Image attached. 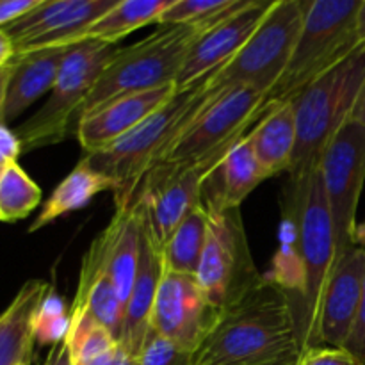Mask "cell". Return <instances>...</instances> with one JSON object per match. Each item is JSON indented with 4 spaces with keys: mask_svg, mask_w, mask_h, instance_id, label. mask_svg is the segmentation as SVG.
<instances>
[{
    "mask_svg": "<svg viewBox=\"0 0 365 365\" xmlns=\"http://www.w3.org/2000/svg\"><path fill=\"white\" fill-rule=\"evenodd\" d=\"M335 262L334 223L319 171L291 178L280 223V246L264 278L291 299L303 351L316 346L321 302Z\"/></svg>",
    "mask_w": 365,
    "mask_h": 365,
    "instance_id": "cell-1",
    "label": "cell"
},
{
    "mask_svg": "<svg viewBox=\"0 0 365 365\" xmlns=\"http://www.w3.org/2000/svg\"><path fill=\"white\" fill-rule=\"evenodd\" d=\"M302 353L291 299L262 278L221 310L191 365H296Z\"/></svg>",
    "mask_w": 365,
    "mask_h": 365,
    "instance_id": "cell-2",
    "label": "cell"
},
{
    "mask_svg": "<svg viewBox=\"0 0 365 365\" xmlns=\"http://www.w3.org/2000/svg\"><path fill=\"white\" fill-rule=\"evenodd\" d=\"M220 70V68H217ZM205 75L187 88L177 89L160 109L128 134L100 152L84 155L98 173L114 182V205H132L139 184L168 150L187 130L192 121L228 88L214 84V75Z\"/></svg>",
    "mask_w": 365,
    "mask_h": 365,
    "instance_id": "cell-3",
    "label": "cell"
},
{
    "mask_svg": "<svg viewBox=\"0 0 365 365\" xmlns=\"http://www.w3.org/2000/svg\"><path fill=\"white\" fill-rule=\"evenodd\" d=\"M364 82L365 45H359L292 100L298 138L289 177L299 178L317 170L327 146L351 118Z\"/></svg>",
    "mask_w": 365,
    "mask_h": 365,
    "instance_id": "cell-4",
    "label": "cell"
},
{
    "mask_svg": "<svg viewBox=\"0 0 365 365\" xmlns=\"http://www.w3.org/2000/svg\"><path fill=\"white\" fill-rule=\"evenodd\" d=\"M205 27L207 25H160V29L141 41L120 46L93 86L78 113V120L120 96L177 86L185 57Z\"/></svg>",
    "mask_w": 365,
    "mask_h": 365,
    "instance_id": "cell-5",
    "label": "cell"
},
{
    "mask_svg": "<svg viewBox=\"0 0 365 365\" xmlns=\"http://www.w3.org/2000/svg\"><path fill=\"white\" fill-rule=\"evenodd\" d=\"M362 0H312L305 2V18L291 61L266 98L271 107L292 102L319 75L359 46L356 14Z\"/></svg>",
    "mask_w": 365,
    "mask_h": 365,
    "instance_id": "cell-6",
    "label": "cell"
},
{
    "mask_svg": "<svg viewBox=\"0 0 365 365\" xmlns=\"http://www.w3.org/2000/svg\"><path fill=\"white\" fill-rule=\"evenodd\" d=\"M118 50V45L93 39L70 46L48 100L16 128L24 152L57 145L68 138L71 123H77L93 86Z\"/></svg>",
    "mask_w": 365,
    "mask_h": 365,
    "instance_id": "cell-7",
    "label": "cell"
},
{
    "mask_svg": "<svg viewBox=\"0 0 365 365\" xmlns=\"http://www.w3.org/2000/svg\"><path fill=\"white\" fill-rule=\"evenodd\" d=\"M303 18L305 2L274 0L241 52L216 71L214 84L221 88L250 86L267 95L291 61Z\"/></svg>",
    "mask_w": 365,
    "mask_h": 365,
    "instance_id": "cell-8",
    "label": "cell"
},
{
    "mask_svg": "<svg viewBox=\"0 0 365 365\" xmlns=\"http://www.w3.org/2000/svg\"><path fill=\"white\" fill-rule=\"evenodd\" d=\"M234 145L225 146L198 163L157 164L143 178L134 203L141 205L143 225L159 252L175 228L202 205L205 180Z\"/></svg>",
    "mask_w": 365,
    "mask_h": 365,
    "instance_id": "cell-9",
    "label": "cell"
},
{
    "mask_svg": "<svg viewBox=\"0 0 365 365\" xmlns=\"http://www.w3.org/2000/svg\"><path fill=\"white\" fill-rule=\"evenodd\" d=\"M196 280L220 310L241 299L262 282L248 248L239 209L209 212V232Z\"/></svg>",
    "mask_w": 365,
    "mask_h": 365,
    "instance_id": "cell-10",
    "label": "cell"
},
{
    "mask_svg": "<svg viewBox=\"0 0 365 365\" xmlns=\"http://www.w3.org/2000/svg\"><path fill=\"white\" fill-rule=\"evenodd\" d=\"M334 223L337 260L355 245L356 210L365 184V127L349 118L317 164Z\"/></svg>",
    "mask_w": 365,
    "mask_h": 365,
    "instance_id": "cell-11",
    "label": "cell"
},
{
    "mask_svg": "<svg viewBox=\"0 0 365 365\" xmlns=\"http://www.w3.org/2000/svg\"><path fill=\"white\" fill-rule=\"evenodd\" d=\"M266 93L250 86H234L192 121L159 164H192L245 138L266 114ZM155 168V166H153Z\"/></svg>",
    "mask_w": 365,
    "mask_h": 365,
    "instance_id": "cell-12",
    "label": "cell"
},
{
    "mask_svg": "<svg viewBox=\"0 0 365 365\" xmlns=\"http://www.w3.org/2000/svg\"><path fill=\"white\" fill-rule=\"evenodd\" d=\"M118 0H41L32 11L2 29L14 56L75 45L78 36L113 9Z\"/></svg>",
    "mask_w": 365,
    "mask_h": 365,
    "instance_id": "cell-13",
    "label": "cell"
},
{
    "mask_svg": "<svg viewBox=\"0 0 365 365\" xmlns=\"http://www.w3.org/2000/svg\"><path fill=\"white\" fill-rule=\"evenodd\" d=\"M220 314L221 310L210 303L196 277L163 269L152 312L153 331L195 353Z\"/></svg>",
    "mask_w": 365,
    "mask_h": 365,
    "instance_id": "cell-14",
    "label": "cell"
},
{
    "mask_svg": "<svg viewBox=\"0 0 365 365\" xmlns=\"http://www.w3.org/2000/svg\"><path fill=\"white\" fill-rule=\"evenodd\" d=\"M271 4L235 0L230 9L207 25L185 57L177 88H187L234 59L257 31Z\"/></svg>",
    "mask_w": 365,
    "mask_h": 365,
    "instance_id": "cell-15",
    "label": "cell"
},
{
    "mask_svg": "<svg viewBox=\"0 0 365 365\" xmlns=\"http://www.w3.org/2000/svg\"><path fill=\"white\" fill-rule=\"evenodd\" d=\"M364 280L365 248L353 246L335 262L324 289L317 321L316 346L344 348L362 298Z\"/></svg>",
    "mask_w": 365,
    "mask_h": 365,
    "instance_id": "cell-16",
    "label": "cell"
},
{
    "mask_svg": "<svg viewBox=\"0 0 365 365\" xmlns=\"http://www.w3.org/2000/svg\"><path fill=\"white\" fill-rule=\"evenodd\" d=\"M177 86L130 93L103 103L77 121V139L84 155L100 152L123 138L164 106L177 93Z\"/></svg>",
    "mask_w": 365,
    "mask_h": 365,
    "instance_id": "cell-17",
    "label": "cell"
},
{
    "mask_svg": "<svg viewBox=\"0 0 365 365\" xmlns=\"http://www.w3.org/2000/svg\"><path fill=\"white\" fill-rule=\"evenodd\" d=\"M143 237V210L139 203L116 207L106 230L91 242L113 278L121 302L127 305L139 266Z\"/></svg>",
    "mask_w": 365,
    "mask_h": 365,
    "instance_id": "cell-18",
    "label": "cell"
},
{
    "mask_svg": "<svg viewBox=\"0 0 365 365\" xmlns=\"http://www.w3.org/2000/svg\"><path fill=\"white\" fill-rule=\"evenodd\" d=\"M160 278H163L160 252L155 242L152 241L148 232H146L145 225H143L138 274H135L134 285H132L127 305H125L123 324H121L120 339H118L121 348L132 359L138 355L143 342L146 341L150 330H152V312L153 305H155Z\"/></svg>",
    "mask_w": 365,
    "mask_h": 365,
    "instance_id": "cell-19",
    "label": "cell"
},
{
    "mask_svg": "<svg viewBox=\"0 0 365 365\" xmlns=\"http://www.w3.org/2000/svg\"><path fill=\"white\" fill-rule=\"evenodd\" d=\"M267 175L260 168L248 138L235 143L216 170L205 180L202 205L207 212H227L239 209Z\"/></svg>",
    "mask_w": 365,
    "mask_h": 365,
    "instance_id": "cell-20",
    "label": "cell"
},
{
    "mask_svg": "<svg viewBox=\"0 0 365 365\" xmlns=\"http://www.w3.org/2000/svg\"><path fill=\"white\" fill-rule=\"evenodd\" d=\"M70 46L39 50V52L14 56L13 75L7 89V98L4 103L0 123L7 125L24 114L43 95L52 91L63 61Z\"/></svg>",
    "mask_w": 365,
    "mask_h": 365,
    "instance_id": "cell-21",
    "label": "cell"
},
{
    "mask_svg": "<svg viewBox=\"0 0 365 365\" xmlns=\"http://www.w3.org/2000/svg\"><path fill=\"white\" fill-rule=\"evenodd\" d=\"M70 316H89L107 328L114 337L120 339L125 303L121 302L116 285L93 245L82 257L81 277L73 303L70 307Z\"/></svg>",
    "mask_w": 365,
    "mask_h": 365,
    "instance_id": "cell-22",
    "label": "cell"
},
{
    "mask_svg": "<svg viewBox=\"0 0 365 365\" xmlns=\"http://www.w3.org/2000/svg\"><path fill=\"white\" fill-rule=\"evenodd\" d=\"M50 287L52 285L45 280L25 282L0 314V365L31 364L36 314Z\"/></svg>",
    "mask_w": 365,
    "mask_h": 365,
    "instance_id": "cell-23",
    "label": "cell"
},
{
    "mask_svg": "<svg viewBox=\"0 0 365 365\" xmlns=\"http://www.w3.org/2000/svg\"><path fill=\"white\" fill-rule=\"evenodd\" d=\"M246 138L267 178L289 173L298 138L292 102L271 107Z\"/></svg>",
    "mask_w": 365,
    "mask_h": 365,
    "instance_id": "cell-24",
    "label": "cell"
},
{
    "mask_svg": "<svg viewBox=\"0 0 365 365\" xmlns=\"http://www.w3.org/2000/svg\"><path fill=\"white\" fill-rule=\"evenodd\" d=\"M103 191H114V182L107 178L106 175L98 173L82 157L77 166L70 171V175L59 182V185L53 189L48 200L43 203L41 212L32 221L29 232L41 230L43 227L53 223L59 217L75 212L78 209H84L96 195Z\"/></svg>",
    "mask_w": 365,
    "mask_h": 365,
    "instance_id": "cell-25",
    "label": "cell"
},
{
    "mask_svg": "<svg viewBox=\"0 0 365 365\" xmlns=\"http://www.w3.org/2000/svg\"><path fill=\"white\" fill-rule=\"evenodd\" d=\"M171 2L173 0H118L113 9L86 29L75 43L93 39L106 45H116L138 29L157 24Z\"/></svg>",
    "mask_w": 365,
    "mask_h": 365,
    "instance_id": "cell-26",
    "label": "cell"
},
{
    "mask_svg": "<svg viewBox=\"0 0 365 365\" xmlns=\"http://www.w3.org/2000/svg\"><path fill=\"white\" fill-rule=\"evenodd\" d=\"M209 232V212L200 205L175 228L166 245L160 248L163 269L178 274H192L198 271Z\"/></svg>",
    "mask_w": 365,
    "mask_h": 365,
    "instance_id": "cell-27",
    "label": "cell"
},
{
    "mask_svg": "<svg viewBox=\"0 0 365 365\" xmlns=\"http://www.w3.org/2000/svg\"><path fill=\"white\" fill-rule=\"evenodd\" d=\"M71 365H110L121 353L118 339L89 316H70L66 339Z\"/></svg>",
    "mask_w": 365,
    "mask_h": 365,
    "instance_id": "cell-28",
    "label": "cell"
},
{
    "mask_svg": "<svg viewBox=\"0 0 365 365\" xmlns=\"http://www.w3.org/2000/svg\"><path fill=\"white\" fill-rule=\"evenodd\" d=\"M41 203V189L18 163L9 164L0 178V221L25 220Z\"/></svg>",
    "mask_w": 365,
    "mask_h": 365,
    "instance_id": "cell-29",
    "label": "cell"
},
{
    "mask_svg": "<svg viewBox=\"0 0 365 365\" xmlns=\"http://www.w3.org/2000/svg\"><path fill=\"white\" fill-rule=\"evenodd\" d=\"M70 328V310L64 299L50 287L39 305L34 321L36 342L41 346H56L66 339Z\"/></svg>",
    "mask_w": 365,
    "mask_h": 365,
    "instance_id": "cell-30",
    "label": "cell"
},
{
    "mask_svg": "<svg viewBox=\"0 0 365 365\" xmlns=\"http://www.w3.org/2000/svg\"><path fill=\"white\" fill-rule=\"evenodd\" d=\"M235 0H173L157 25H209L230 9Z\"/></svg>",
    "mask_w": 365,
    "mask_h": 365,
    "instance_id": "cell-31",
    "label": "cell"
},
{
    "mask_svg": "<svg viewBox=\"0 0 365 365\" xmlns=\"http://www.w3.org/2000/svg\"><path fill=\"white\" fill-rule=\"evenodd\" d=\"M192 353L150 330L138 355L132 359V365H191Z\"/></svg>",
    "mask_w": 365,
    "mask_h": 365,
    "instance_id": "cell-32",
    "label": "cell"
},
{
    "mask_svg": "<svg viewBox=\"0 0 365 365\" xmlns=\"http://www.w3.org/2000/svg\"><path fill=\"white\" fill-rule=\"evenodd\" d=\"M296 365H364L344 348L314 346L305 349Z\"/></svg>",
    "mask_w": 365,
    "mask_h": 365,
    "instance_id": "cell-33",
    "label": "cell"
},
{
    "mask_svg": "<svg viewBox=\"0 0 365 365\" xmlns=\"http://www.w3.org/2000/svg\"><path fill=\"white\" fill-rule=\"evenodd\" d=\"M344 349L365 365V280L362 298H360L359 310H356L355 323H353L351 331H349V337L346 341Z\"/></svg>",
    "mask_w": 365,
    "mask_h": 365,
    "instance_id": "cell-34",
    "label": "cell"
},
{
    "mask_svg": "<svg viewBox=\"0 0 365 365\" xmlns=\"http://www.w3.org/2000/svg\"><path fill=\"white\" fill-rule=\"evenodd\" d=\"M41 0H0V31L34 9Z\"/></svg>",
    "mask_w": 365,
    "mask_h": 365,
    "instance_id": "cell-35",
    "label": "cell"
},
{
    "mask_svg": "<svg viewBox=\"0 0 365 365\" xmlns=\"http://www.w3.org/2000/svg\"><path fill=\"white\" fill-rule=\"evenodd\" d=\"M24 152L16 132L7 128V125L0 123V166L6 168L9 164L18 163V157Z\"/></svg>",
    "mask_w": 365,
    "mask_h": 365,
    "instance_id": "cell-36",
    "label": "cell"
},
{
    "mask_svg": "<svg viewBox=\"0 0 365 365\" xmlns=\"http://www.w3.org/2000/svg\"><path fill=\"white\" fill-rule=\"evenodd\" d=\"M45 365H71L70 349H68L66 342H59V344L50 348L48 356H46Z\"/></svg>",
    "mask_w": 365,
    "mask_h": 365,
    "instance_id": "cell-37",
    "label": "cell"
},
{
    "mask_svg": "<svg viewBox=\"0 0 365 365\" xmlns=\"http://www.w3.org/2000/svg\"><path fill=\"white\" fill-rule=\"evenodd\" d=\"M14 59V45L9 36L0 31V68H6Z\"/></svg>",
    "mask_w": 365,
    "mask_h": 365,
    "instance_id": "cell-38",
    "label": "cell"
},
{
    "mask_svg": "<svg viewBox=\"0 0 365 365\" xmlns=\"http://www.w3.org/2000/svg\"><path fill=\"white\" fill-rule=\"evenodd\" d=\"M13 75V61L6 68H0V114H2L4 103L7 98V89H9V81Z\"/></svg>",
    "mask_w": 365,
    "mask_h": 365,
    "instance_id": "cell-39",
    "label": "cell"
},
{
    "mask_svg": "<svg viewBox=\"0 0 365 365\" xmlns=\"http://www.w3.org/2000/svg\"><path fill=\"white\" fill-rule=\"evenodd\" d=\"M351 120H355L356 123L364 125L365 127V82L362 86V91H360L359 95V100H356L355 103V109H353L351 113Z\"/></svg>",
    "mask_w": 365,
    "mask_h": 365,
    "instance_id": "cell-40",
    "label": "cell"
},
{
    "mask_svg": "<svg viewBox=\"0 0 365 365\" xmlns=\"http://www.w3.org/2000/svg\"><path fill=\"white\" fill-rule=\"evenodd\" d=\"M356 39H359V45H365V0L360 4L359 14H356Z\"/></svg>",
    "mask_w": 365,
    "mask_h": 365,
    "instance_id": "cell-41",
    "label": "cell"
},
{
    "mask_svg": "<svg viewBox=\"0 0 365 365\" xmlns=\"http://www.w3.org/2000/svg\"><path fill=\"white\" fill-rule=\"evenodd\" d=\"M355 245L356 246H362L365 248V221L356 227V232H355Z\"/></svg>",
    "mask_w": 365,
    "mask_h": 365,
    "instance_id": "cell-42",
    "label": "cell"
},
{
    "mask_svg": "<svg viewBox=\"0 0 365 365\" xmlns=\"http://www.w3.org/2000/svg\"><path fill=\"white\" fill-rule=\"evenodd\" d=\"M110 365H132V356L128 355L127 351H125V349H121V353L120 355H118V359L114 360L113 364Z\"/></svg>",
    "mask_w": 365,
    "mask_h": 365,
    "instance_id": "cell-43",
    "label": "cell"
},
{
    "mask_svg": "<svg viewBox=\"0 0 365 365\" xmlns=\"http://www.w3.org/2000/svg\"><path fill=\"white\" fill-rule=\"evenodd\" d=\"M4 170H6V168H2V166H0V178H2V175H4Z\"/></svg>",
    "mask_w": 365,
    "mask_h": 365,
    "instance_id": "cell-44",
    "label": "cell"
},
{
    "mask_svg": "<svg viewBox=\"0 0 365 365\" xmlns=\"http://www.w3.org/2000/svg\"><path fill=\"white\" fill-rule=\"evenodd\" d=\"M20 365H29V364H20Z\"/></svg>",
    "mask_w": 365,
    "mask_h": 365,
    "instance_id": "cell-45",
    "label": "cell"
}]
</instances>
